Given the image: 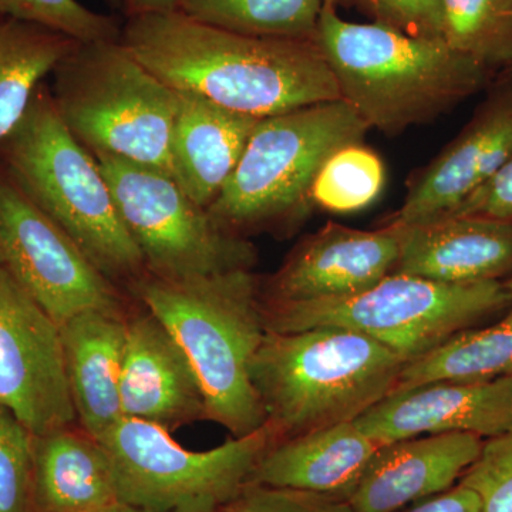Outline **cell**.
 <instances>
[{
    "label": "cell",
    "instance_id": "5b68a950",
    "mask_svg": "<svg viewBox=\"0 0 512 512\" xmlns=\"http://www.w3.org/2000/svg\"><path fill=\"white\" fill-rule=\"evenodd\" d=\"M406 360L355 330H266L249 369L281 440L356 421L396 389Z\"/></svg>",
    "mask_w": 512,
    "mask_h": 512
},
{
    "label": "cell",
    "instance_id": "d6a6232c",
    "mask_svg": "<svg viewBox=\"0 0 512 512\" xmlns=\"http://www.w3.org/2000/svg\"><path fill=\"white\" fill-rule=\"evenodd\" d=\"M447 215H471L512 222V157L494 177Z\"/></svg>",
    "mask_w": 512,
    "mask_h": 512
},
{
    "label": "cell",
    "instance_id": "83f0119b",
    "mask_svg": "<svg viewBox=\"0 0 512 512\" xmlns=\"http://www.w3.org/2000/svg\"><path fill=\"white\" fill-rule=\"evenodd\" d=\"M0 13L72 37L76 42H117L123 20L94 12L79 0H0Z\"/></svg>",
    "mask_w": 512,
    "mask_h": 512
},
{
    "label": "cell",
    "instance_id": "5bb4252c",
    "mask_svg": "<svg viewBox=\"0 0 512 512\" xmlns=\"http://www.w3.org/2000/svg\"><path fill=\"white\" fill-rule=\"evenodd\" d=\"M512 157V73L470 123L419 174L389 224H421L456 210Z\"/></svg>",
    "mask_w": 512,
    "mask_h": 512
},
{
    "label": "cell",
    "instance_id": "ac0fdd59",
    "mask_svg": "<svg viewBox=\"0 0 512 512\" xmlns=\"http://www.w3.org/2000/svg\"><path fill=\"white\" fill-rule=\"evenodd\" d=\"M394 274L444 284L500 281L512 275V222L447 215L400 227Z\"/></svg>",
    "mask_w": 512,
    "mask_h": 512
},
{
    "label": "cell",
    "instance_id": "484cf974",
    "mask_svg": "<svg viewBox=\"0 0 512 512\" xmlns=\"http://www.w3.org/2000/svg\"><path fill=\"white\" fill-rule=\"evenodd\" d=\"M443 40L490 70L512 67V0H443Z\"/></svg>",
    "mask_w": 512,
    "mask_h": 512
},
{
    "label": "cell",
    "instance_id": "836d02e7",
    "mask_svg": "<svg viewBox=\"0 0 512 512\" xmlns=\"http://www.w3.org/2000/svg\"><path fill=\"white\" fill-rule=\"evenodd\" d=\"M409 512H483L480 497L470 488L457 485L423 501Z\"/></svg>",
    "mask_w": 512,
    "mask_h": 512
},
{
    "label": "cell",
    "instance_id": "2e32d148",
    "mask_svg": "<svg viewBox=\"0 0 512 512\" xmlns=\"http://www.w3.org/2000/svg\"><path fill=\"white\" fill-rule=\"evenodd\" d=\"M126 326L120 382L123 416L150 421L170 433L207 421L190 360L161 320L134 301Z\"/></svg>",
    "mask_w": 512,
    "mask_h": 512
},
{
    "label": "cell",
    "instance_id": "ba28073f",
    "mask_svg": "<svg viewBox=\"0 0 512 512\" xmlns=\"http://www.w3.org/2000/svg\"><path fill=\"white\" fill-rule=\"evenodd\" d=\"M512 305L503 282L444 284L390 274L366 291L323 301L264 303L266 330L335 326L375 339L413 362L463 330Z\"/></svg>",
    "mask_w": 512,
    "mask_h": 512
},
{
    "label": "cell",
    "instance_id": "52a82bcc",
    "mask_svg": "<svg viewBox=\"0 0 512 512\" xmlns=\"http://www.w3.org/2000/svg\"><path fill=\"white\" fill-rule=\"evenodd\" d=\"M369 128L342 99L259 120L237 168L207 208L212 220L244 238L291 227L311 208L322 165L339 148L362 143Z\"/></svg>",
    "mask_w": 512,
    "mask_h": 512
},
{
    "label": "cell",
    "instance_id": "74e56055",
    "mask_svg": "<svg viewBox=\"0 0 512 512\" xmlns=\"http://www.w3.org/2000/svg\"><path fill=\"white\" fill-rule=\"evenodd\" d=\"M348 2H350V0H323V5L333 6V8H336V6L345 5V3Z\"/></svg>",
    "mask_w": 512,
    "mask_h": 512
},
{
    "label": "cell",
    "instance_id": "7402d4cb",
    "mask_svg": "<svg viewBox=\"0 0 512 512\" xmlns=\"http://www.w3.org/2000/svg\"><path fill=\"white\" fill-rule=\"evenodd\" d=\"M119 501L106 448L79 424L33 436L32 512H87Z\"/></svg>",
    "mask_w": 512,
    "mask_h": 512
},
{
    "label": "cell",
    "instance_id": "44dd1931",
    "mask_svg": "<svg viewBox=\"0 0 512 512\" xmlns=\"http://www.w3.org/2000/svg\"><path fill=\"white\" fill-rule=\"evenodd\" d=\"M379 448L355 421L336 424L276 441L259 461L249 483L349 500Z\"/></svg>",
    "mask_w": 512,
    "mask_h": 512
},
{
    "label": "cell",
    "instance_id": "7a4b0ae2",
    "mask_svg": "<svg viewBox=\"0 0 512 512\" xmlns=\"http://www.w3.org/2000/svg\"><path fill=\"white\" fill-rule=\"evenodd\" d=\"M315 42L340 99L383 133L399 134L453 109L487 84L490 69L443 39L406 35L382 23H350L323 5Z\"/></svg>",
    "mask_w": 512,
    "mask_h": 512
},
{
    "label": "cell",
    "instance_id": "277c9868",
    "mask_svg": "<svg viewBox=\"0 0 512 512\" xmlns=\"http://www.w3.org/2000/svg\"><path fill=\"white\" fill-rule=\"evenodd\" d=\"M0 167L113 284L128 293L147 275L96 157L64 126L49 83L0 141Z\"/></svg>",
    "mask_w": 512,
    "mask_h": 512
},
{
    "label": "cell",
    "instance_id": "d4e9b609",
    "mask_svg": "<svg viewBox=\"0 0 512 512\" xmlns=\"http://www.w3.org/2000/svg\"><path fill=\"white\" fill-rule=\"evenodd\" d=\"M323 0H178V12L239 35L315 40Z\"/></svg>",
    "mask_w": 512,
    "mask_h": 512
},
{
    "label": "cell",
    "instance_id": "8fae6325",
    "mask_svg": "<svg viewBox=\"0 0 512 512\" xmlns=\"http://www.w3.org/2000/svg\"><path fill=\"white\" fill-rule=\"evenodd\" d=\"M3 266L59 325L84 312L126 315L134 299L89 261L0 167Z\"/></svg>",
    "mask_w": 512,
    "mask_h": 512
},
{
    "label": "cell",
    "instance_id": "4316f807",
    "mask_svg": "<svg viewBox=\"0 0 512 512\" xmlns=\"http://www.w3.org/2000/svg\"><path fill=\"white\" fill-rule=\"evenodd\" d=\"M386 183L382 158L362 143L339 148L326 160L312 185L311 198L332 212L369 207Z\"/></svg>",
    "mask_w": 512,
    "mask_h": 512
},
{
    "label": "cell",
    "instance_id": "cb8c5ba5",
    "mask_svg": "<svg viewBox=\"0 0 512 512\" xmlns=\"http://www.w3.org/2000/svg\"><path fill=\"white\" fill-rule=\"evenodd\" d=\"M507 376H512V305L494 325L463 330L407 363L394 392L440 380L485 382Z\"/></svg>",
    "mask_w": 512,
    "mask_h": 512
},
{
    "label": "cell",
    "instance_id": "30bf717a",
    "mask_svg": "<svg viewBox=\"0 0 512 512\" xmlns=\"http://www.w3.org/2000/svg\"><path fill=\"white\" fill-rule=\"evenodd\" d=\"M136 242L147 275L164 281L252 271L258 251L217 224L170 174L110 154L92 153Z\"/></svg>",
    "mask_w": 512,
    "mask_h": 512
},
{
    "label": "cell",
    "instance_id": "f1b7e54d",
    "mask_svg": "<svg viewBox=\"0 0 512 512\" xmlns=\"http://www.w3.org/2000/svg\"><path fill=\"white\" fill-rule=\"evenodd\" d=\"M33 434L0 406V512H32Z\"/></svg>",
    "mask_w": 512,
    "mask_h": 512
},
{
    "label": "cell",
    "instance_id": "d6986e66",
    "mask_svg": "<svg viewBox=\"0 0 512 512\" xmlns=\"http://www.w3.org/2000/svg\"><path fill=\"white\" fill-rule=\"evenodd\" d=\"M259 120L201 94L178 92L171 138L173 178L201 207H210L218 197Z\"/></svg>",
    "mask_w": 512,
    "mask_h": 512
},
{
    "label": "cell",
    "instance_id": "60d3db41",
    "mask_svg": "<svg viewBox=\"0 0 512 512\" xmlns=\"http://www.w3.org/2000/svg\"><path fill=\"white\" fill-rule=\"evenodd\" d=\"M0 264H3L2 247H0Z\"/></svg>",
    "mask_w": 512,
    "mask_h": 512
},
{
    "label": "cell",
    "instance_id": "8d00e7d4",
    "mask_svg": "<svg viewBox=\"0 0 512 512\" xmlns=\"http://www.w3.org/2000/svg\"><path fill=\"white\" fill-rule=\"evenodd\" d=\"M110 9H113L114 12H121L123 9V0H103Z\"/></svg>",
    "mask_w": 512,
    "mask_h": 512
},
{
    "label": "cell",
    "instance_id": "f35d334b",
    "mask_svg": "<svg viewBox=\"0 0 512 512\" xmlns=\"http://www.w3.org/2000/svg\"><path fill=\"white\" fill-rule=\"evenodd\" d=\"M505 289H507L508 293L512 296V275L508 276L507 281L503 282Z\"/></svg>",
    "mask_w": 512,
    "mask_h": 512
},
{
    "label": "cell",
    "instance_id": "7c38bea8",
    "mask_svg": "<svg viewBox=\"0 0 512 512\" xmlns=\"http://www.w3.org/2000/svg\"><path fill=\"white\" fill-rule=\"evenodd\" d=\"M0 406L33 434L77 424L59 323L0 264Z\"/></svg>",
    "mask_w": 512,
    "mask_h": 512
},
{
    "label": "cell",
    "instance_id": "e575fe53",
    "mask_svg": "<svg viewBox=\"0 0 512 512\" xmlns=\"http://www.w3.org/2000/svg\"><path fill=\"white\" fill-rule=\"evenodd\" d=\"M178 0H123L124 19L137 16L154 15V13L175 12Z\"/></svg>",
    "mask_w": 512,
    "mask_h": 512
},
{
    "label": "cell",
    "instance_id": "4fadbf2b",
    "mask_svg": "<svg viewBox=\"0 0 512 512\" xmlns=\"http://www.w3.org/2000/svg\"><path fill=\"white\" fill-rule=\"evenodd\" d=\"M400 256V227L363 231L328 222L303 238L275 274L259 282L264 303L345 298L394 274Z\"/></svg>",
    "mask_w": 512,
    "mask_h": 512
},
{
    "label": "cell",
    "instance_id": "ffe728a7",
    "mask_svg": "<svg viewBox=\"0 0 512 512\" xmlns=\"http://www.w3.org/2000/svg\"><path fill=\"white\" fill-rule=\"evenodd\" d=\"M127 313L84 312L60 325L77 424L99 441L124 417L120 382Z\"/></svg>",
    "mask_w": 512,
    "mask_h": 512
},
{
    "label": "cell",
    "instance_id": "1f68e13d",
    "mask_svg": "<svg viewBox=\"0 0 512 512\" xmlns=\"http://www.w3.org/2000/svg\"><path fill=\"white\" fill-rule=\"evenodd\" d=\"M377 23L406 35L443 39V0H362Z\"/></svg>",
    "mask_w": 512,
    "mask_h": 512
},
{
    "label": "cell",
    "instance_id": "8992f818",
    "mask_svg": "<svg viewBox=\"0 0 512 512\" xmlns=\"http://www.w3.org/2000/svg\"><path fill=\"white\" fill-rule=\"evenodd\" d=\"M49 84L64 126L90 153L110 154L173 177L178 92L117 42H77Z\"/></svg>",
    "mask_w": 512,
    "mask_h": 512
},
{
    "label": "cell",
    "instance_id": "ab89813d",
    "mask_svg": "<svg viewBox=\"0 0 512 512\" xmlns=\"http://www.w3.org/2000/svg\"><path fill=\"white\" fill-rule=\"evenodd\" d=\"M200 512H224V510H222V507H221V508H214V510H207V511H200Z\"/></svg>",
    "mask_w": 512,
    "mask_h": 512
},
{
    "label": "cell",
    "instance_id": "3957f363",
    "mask_svg": "<svg viewBox=\"0 0 512 512\" xmlns=\"http://www.w3.org/2000/svg\"><path fill=\"white\" fill-rule=\"evenodd\" d=\"M259 282L252 271H232L185 281L146 275L128 288L190 360L207 421L232 437L248 436L268 423L249 376L266 333Z\"/></svg>",
    "mask_w": 512,
    "mask_h": 512
},
{
    "label": "cell",
    "instance_id": "4dcf8cb0",
    "mask_svg": "<svg viewBox=\"0 0 512 512\" xmlns=\"http://www.w3.org/2000/svg\"><path fill=\"white\" fill-rule=\"evenodd\" d=\"M224 512H356L348 498L309 493L291 488L249 483L228 504Z\"/></svg>",
    "mask_w": 512,
    "mask_h": 512
},
{
    "label": "cell",
    "instance_id": "603a6c76",
    "mask_svg": "<svg viewBox=\"0 0 512 512\" xmlns=\"http://www.w3.org/2000/svg\"><path fill=\"white\" fill-rule=\"evenodd\" d=\"M76 43L63 33L0 13V141L19 123L37 87Z\"/></svg>",
    "mask_w": 512,
    "mask_h": 512
},
{
    "label": "cell",
    "instance_id": "d590c367",
    "mask_svg": "<svg viewBox=\"0 0 512 512\" xmlns=\"http://www.w3.org/2000/svg\"><path fill=\"white\" fill-rule=\"evenodd\" d=\"M87 512H153L144 510V508L134 507V505L123 503V501H116L104 507L97 508V510Z\"/></svg>",
    "mask_w": 512,
    "mask_h": 512
},
{
    "label": "cell",
    "instance_id": "f546056e",
    "mask_svg": "<svg viewBox=\"0 0 512 512\" xmlns=\"http://www.w3.org/2000/svg\"><path fill=\"white\" fill-rule=\"evenodd\" d=\"M480 497L483 512H512V430L484 440L460 483Z\"/></svg>",
    "mask_w": 512,
    "mask_h": 512
},
{
    "label": "cell",
    "instance_id": "9a60e30c",
    "mask_svg": "<svg viewBox=\"0 0 512 512\" xmlns=\"http://www.w3.org/2000/svg\"><path fill=\"white\" fill-rule=\"evenodd\" d=\"M355 423L380 447L430 434L491 439L512 430V376L485 382L440 380L399 390Z\"/></svg>",
    "mask_w": 512,
    "mask_h": 512
},
{
    "label": "cell",
    "instance_id": "e0dca14e",
    "mask_svg": "<svg viewBox=\"0 0 512 512\" xmlns=\"http://www.w3.org/2000/svg\"><path fill=\"white\" fill-rule=\"evenodd\" d=\"M484 439L468 433L430 434L377 450L350 494L356 512H396L450 490L480 456Z\"/></svg>",
    "mask_w": 512,
    "mask_h": 512
},
{
    "label": "cell",
    "instance_id": "9c48e42d",
    "mask_svg": "<svg viewBox=\"0 0 512 512\" xmlns=\"http://www.w3.org/2000/svg\"><path fill=\"white\" fill-rule=\"evenodd\" d=\"M279 440L266 423L211 450L191 451L163 427L123 417L100 443L110 457L119 501L153 512H200L228 504Z\"/></svg>",
    "mask_w": 512,
    "mask_h": 512
},
{
    "label": "cell",
    "instance_id": "6da1fadb",
    "mask_svg": "<svg viewBox=\"0 0 512 512\" xmlns=\"http://www.w3.org/2000/svg\"><path fill=\"white\" fill-rule=\"evenodd\" d=\"M120 42L178 92L256 119L340 99L315 40L239 35L175 10L124 19Z\"/></svg>",
    "mask_w": 512,
    "mask_h": 512
}]
</instances>
